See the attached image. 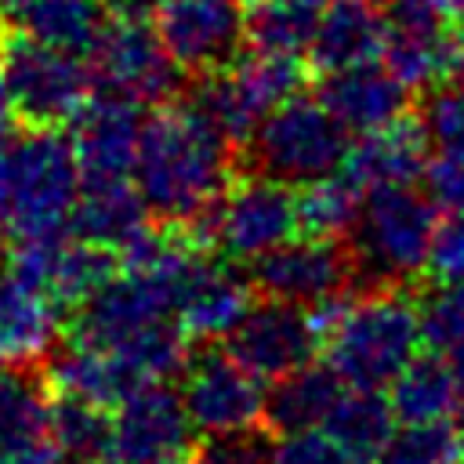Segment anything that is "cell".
Instances as JSON below:
<instances>
[{
	"mask_svg": "<svg viewBox=\"0 0 464 464\" xmlns=\"http://www.w3.org/2000/svg\"><path fill=\"white\" fill-rule=\"evenodd\" d=\"M145 199L134 185V178H112V181H83L80 203L72 210V236L123 250L138 232H145Z\"/></svg>",
	"mask_w": 464,
	"mask_h": 464,
	"instance_id": "obj_21",
	"label": "cell"
},
{
	"mask_svg": "<svg viewBox=\"0 0 464 464\" xmlns=\"http://www.w3.org/2000/svg\"><path fill=\"white\" fill-rule=\"evenodd\" d=\"M417 120L424 127L428 145L439 156H460L464 160V80L428 87V94L420 98Z\"/></svg>",
	"mask_w": 464,
	"mask_h": 464,
	"instance_id": "obj_32",
	"label": "cell"
},
{
	"mask_svg": "<svg viewBox=\"0 0 464 464\" xmlns=\"http://www.w3.org/2000/svg\"><path fill=\"white\" fill-rule=\"evenodd\" d=\"M388 402L395 420L420 424V420H457L464 428V384L453 366L435 355H413L402 373L392 381Z\"/></svg>",
	"mask_w": 464,
	"mask_h": 464,
	"instance_id": "obj_22",
	"label": "cell"
},
{
	"mask_svg": "<svg viewBox=\"0 0 464 464\" xmlns=\"http://www.w3.org/2000/svg\"><path fill=\"white\" fill-rule=\"evenodd\" d=\"M388 44V22L370 0H330L308 58L319 72L377 62Z\"/></svg>",
	"mask_w": 464,
	"mask_h": 464,
	"instance_id": "obj_20",
	"label": "cell"
},
{
	"mask_svg": "<svg viewBox=\"0 0 464 464\" xmlns=\"http://www.w3.org/2000/svg\"><path fill=\"white\" fill-rule=\"evenodd\" d=\"M11 18L25 36L83 54L94 47L109 14L102 0H14Z\"/></svg>",
	"mask_w": 464,
	"mask_h": 464,
	"instance_id": "obj_25",
	"label": "cell"
},
{
	"mask_svg": "<svg viewBox=\"0 0 464 464\" xmlns=\"http://www.w3.org/2000/svg\"><path fill=\"white\" fill-rule=\"evenodd\" d=\"M366 188L341 167L326 178H315L308 185H301L297 192V221H301V236H319V239H348L359 214H362V199Z\"/></svg>",
	"mask_w": 464,
	"mask_h": 464,
	"instance_id": "obj_26",
	"label": "cell"
},
{
	"mask_svg": "<svg viewBox=\"0 0 464 464\" xmlns=\"http://www.w3.org/2000/svg\"><path fill=\"white\" fill-rule=\"evenodd\" d=\"M225 341L228 352L261 381H283L286 373L308 366L312 355L323 348L312 308L279 297L254 301Z\"/></svg>",
	"mask_w": 464,
	"mask_h": 464,
	"instance_id": "obj_11",
	"label": "cell"
},
{
	"mask_svg": "<svg viewBox=\"0 0 464 464\" xmlns=\"http://www.w3.org/2000/svg\"><path fill=\"white\" fill-rule=\"evenodd\" d=\"M460 36H464V25H460Z\"/></svg>",
	"mask_w": 464,
	"mask_h": 464,
	"instance_id": "obj_44",
	"label": "cell"
},
{
	"mask_svg": "<svg viewBox=\"0 0 464 464\" xmlns=\"http://www.w3.org/2000/svg\"><path fill=\"white\" fill-rule=\"evenodd\" d=\"M330 0H261L250 4L246 14V40L250 47L304 54L319 33Z\"/></svg>",
	"mask_w": 464,
	"mask_h": 464,
	"instance_id": "obj_27",
	"label": "cell"
},
{
	"mask_svg": "<svg viewBox=\"0 0 464 464\" xmlns=\"http://www.w3.org/2000/svg\"><path fill=\"white\" fill-rule=\"evenodd\" d=\"M239 178V149L188 102L163 105L141 123L134 185L163 225H192Z\"/></svg>",
	"mask_w": 464,
	"mask_h": 464,
	"instance_id": "obj_1",
	"label": "cell"
},
{
	"mask_svg": "<svg viewBox=\"0 0 464 464\" xmlns=\"http://www.w3.org/2000/svg\"><path fill=\"white\" fill-rule=\"evenodd\" d=\"M272 450L276 442L257 431V428H243V431H225V435H207V446L199 450V464H272Z\"/></svg>",
	"mask_w": 464,
	"mask_h": 464,
	"instance_id": "obj_34",
	"label": "cell"
},
{
	"mask_svg": "<svg viewBox=\"0 0 464 464\" xmlns=\"http://www.w3.org/2000/svg\"><path fill=\"white\" fill-rule=\"evenodd\" d=\"M326 362L352 388H384L417 355L420 304L406 286H362L312 308Z\"/></svg>",
	"mask_w": 464,
	"mask_h": 464,
	"instance_id": "obj_2",
	"label": "cell"
},
{
	"mask_svg": "<svg viewBox=\"0 0 464 464\" xmlns=\"http://www.w3.org/2000/svg\"><path fill=\"white\" fill-rule=\"evenodd\" d=\"M192 417L181 392L163 381L138 384L112 413L109 457L112 464H152L174 453H185L192 442Z\"/></svg>",
	"mask_w": 464,
	"mask_h": 464,
	"instance_id": "obj_14",
	"label": "cell"
},
{
	"mask_svg": "<svg viewBox=\"0 0 464 464\" xmlns=\"http://www.w3.org/2000/svg\"><path fill=\"white\" fill-rule=\"evenodd\" d=\"M11 4L14 0H0V14H11Z\"/></svg>",
	"mask_w": 464,
	"mask_h": 464,
	"instance_id": "obj_41",
	"label": "cell"
},
{
	"mask_svg": "<svg viewBox=\"0 0 464 464\" xmlns=\"http://www.w3.org/2000/svg\"><path fill=\"white\" fill-rule=\"evenodd\" d=\"M272 464H348V460L323 428H304V431H286L276 442Z\"/></svg>",
	"mask_w": 464,
	"mask_h": 464,
	"instance_id": "obj_35",
	"label": "cell"
},
{
	"mask_svg": "<svg viewBox=\"0 0 464 464\" xmlns=\"http://www.w3.org/2000/svg\"><path fill=\"white\" fill-rule=\"evenodd\" d=\"M246 0H156L152 25L181 72L203 76L236 62L246 36Z\"/></svg>",
	"mask_w": 464,
	"mask_h": 464,
	"instance_id": "obj_10",
	"label": "cell"
},
{
	"mask_svg": "<svg viewBox=\"0 0 464 464\" xmlns=\"http://www.w3.org/2000/svg\"><path fill=\"white\" fill-rule=\"evenodd\" d=\"M323 431L337 442L348 464H377L384 442L395 431V410L381 395V388H344Z\"/></svg>",
	"mask_w": 464,
	"mask_h": 464,
	"instance_id": "obj_23",
	"label": "cell"
},
{
	"mask_svg": "<svg viewBox=\"0 0 464 464\" xmlns=\"http://www.w3.org/2000/svg\"><path fill=\"white\" fill-rule=\"evenodd\" d=\"M141 116L138 105L116 94L91 98L76 116L72 149L80 160L83 181H112V178H134L138 145H141Z\"/></svg>",
	"mask_w": 464,
	"mask_h": 464,
	"instance_id": "obj_15",
	"label": "cell"
},
{
	"mask_svg": "<svg viewBox=\"0 0 464 464\" xmlns=\"http://www.w3.org/2000/svg\"><path fill=\"white\" fill-rule=\"evenodd\" d=\"M94 87L134 105L167 102L178 87V62L167 54L149 14L112 11L91 47Z\"/></svg>",
	"mask_w": 464,
	"mask_h": 464,
	"instance_id": "obj_8",
	"label": "cell"
},
{
	"mask_svg": "<svg viewBox=\"0 0 464 464\" xmlns=\"http://www.w3.org/2000/svg\"><path fill=\"white\" fill-rule=\"evenodd\" d=\"M439 232V203L413 185L370 188L348 236L359 286H406L428 268Z\"/></svg>",
	"mask_w": 464,
	"mask_h": 464,
	"instance_id": "obj_4",
	"label": "cell"
},
{
	"mask_svg": "<svg viewBox=\"0 0 464 464\" xmlns=\"http://www.w3.org/2000/svg\"><path fill=\"white\" fill-rule=\"evenodd\" d=\"M152 464H199V460H192L185 453H174V457H163V460H152Z\"/></svg>",
	"mask_w": 464,
	"mask_h": 464,
	"instance_id": "obj_40",
	"label": "cell"
},
{
	"mask_svg": "<svg viewBox=\"0 0 464 464\" xmlns=\"http://www.w3.org/2000/svg\"><path fill=\"white\" fill-rule=\"evenodd\" d=\"M246 4H261V0H246Z\"/></svg>",
	"mask_w": 464,
	"mask_h": 464,
	"instance_id": "obj_43",
	"label": "cell"
},
{
	"mask_svg": "<svg viewBox=\"0 0 464 464\" xmlns=\"http://www.w3.org/2000/svg\"><path fill=\"white\" fill-rule=\"evenodd\" d=\"M72 464H102V460H72Z\"/></svg>",
	"mask_w": 464,
	"mask_h": 464,
	"instance_id": "obj_42",
	"label": "cell"
},
{
	"mask_svg": "<svg viewBox=\"0 0 464 464\" xmlns=\"http://www.w3.org/2000/svg\"><path fill=\"white\" fill-rule=\"evenodd\" d=\"M250 279L261 297H279L308 308L337 294H348L352 283H359L348 239H319V236L286 239L276 250L261 254L250 268Z\"/></svg>",
	"mask_w": 464,
	"mask_h": 464,
	"instance_id": "obj_9",
	"label": "cell"
},
{
	"mask_svg": "<svg viewBox=\"0 0 464 464\" xmlns=\"http://www.w3.org/2000/svg\"><path fill=\"white\" fill-rule=\"evenodd\" d=\"M228 69H232L246 105L257 112V120H265L286 98L301 94V83H304L301 54H283V51H265V47H254L250 54L236 58Z\"/></svg>",
	"mask_w": 464,
	"mask_h": 464,
	"instance_id": "obj_29",
	"label": "cell"
},
{
	"mask_svg": "<svg viewBox=\"0 0 464 464\" xmlns=\"http://www.w3.org/2000/svg\"><path fill=\"white\" fill-rule=\"evenodd\" d=\"M62 326V301L22 250L0 261V366H29L51 355Z\"/></svg>",
	"mask_w": 464,
	"mask_h": 464,
	"instance_id": "obj_13",
	"label": "cell"
},
{
	"mask_svg": "<svg viewBox=\"0 0 464 464\" xmlns=\"http://www.w3.org/2000/svg\"><path fill=\"white\" fill-rule=\"evenodd\" d=\"M377 464H464V428L457 420L402 424L384 442Z\"/></svg>",
	"mask_w": 464,
	"mask_h": 464,
	"instance_id": "obj_31",
	"label": "cell"
},
{
	"mask_svg": "<svg viewBox=\"0 0 464 464\" xmlns=\"http://www.w3.org/2000/svg\"><path fill=\"white\" fill-rule=\"evenodd\" d=\"M185 410L203 435H225L257 428L265 420V388L261 377L250 373L228 348H207L188 359L185 366V388H181Z\"/></svg>",
	"mask_w": 464,
	"mask_h": 464,
	"instance_id": "obj_12",
	"label": "cell"
},
{
	"mask_svg": "<svg viewBox=\"0 0 464 464\" xmlns=\"http://www.w3.org/2000/svg\"><path fill=\"white\" fill-rule=\"evenodd\" d=\"M0 72L7 80L14 112L33 127H58L76 120L94 87V72L80 51L54 47L25 33L4 40Z\"/></svg>",
	"mask_w": 464,
	"mask_h": 464,
	"instance_id": "obj_7",
	"label": "cell"
},
{
	"mask_svg": "<svg viewBox=\"0 0 464 464\" xmlns=\"http://www.w3.org/2000/svg\"><path fill=\"white\" fill-rule=\"evenodd\" d=\"M181 228H188L203 250H218L221 257L246 265L301 232L297 196L279 178L243 170L203 218Z\"/></svg>",
	"mask_w": 464,
	"mask_h": 464,
	"instance_id": "obj_6",
	"label": "cell"
},
{
	"mask_svg": "<svg viewBox=\"0 0 464 464\" xmlns=\"http://www.w3.org/2000/svg\"><path fill=\"white\" fill-rule=\"evenodd\" d=\"M428 272L439 283L464 279V214H450L446 221H439L431 257H428Z\"/></svg>",
	"mask_w": 464,
	"mask_h": 464,
	"instance_id": "obj_36",
	"label": "cell"
},
{
	"mask_svg": "<svg viewBox=\"0 0 464 464\" xmlns=\"http://www.w3.org/2000/svg\"><path fill=\"white\" fill-rule=\"evenodd\" d=\"M47 381L54 395H72L102 410H116L138 384H145L127 359L87 341H72L62 355H54Z\"/></svg>",
	"mask_w": 464,
	"mask_h": 464,
	"instance_id": "obj_19",
	"label": "cell"
},
{
	"mask_svg": "<svg viewBox=\"0 0 464 464\" xmlns=\"http://www.w3.org/2000/svg\"><path fill=\"white\" fill-rule=\"evenodd\" d=\"M319 98L348 130L366 134L406 116L410 87L388 65L362 62V65L323 72Z\"/></svg>",
	"mask_w": 464,
	"mask_h": 464,
	"instance_id": "obj_17",
	"label": "cell"
},
{
	"mask_svg": "<svg viewBox=\"0 0 464 464\" xmlns=\"http://www.w3.org/2000/svg\"><path fill=\"white\" fill-rule=\"evenodd\" d=\"M348 149V127L323 105V98L294 94L254 127V134L239 149V163L250 174L279 178L286 185H308L341 170Z\"/></svg>",
	"mask_w": 464,
	"mask_h": 464,
	"instance_id": "obj_5",
	"label": "cell"
},
{
	"mask_svg": "<svg viewBox=\"0 0 464 464\" xmlns=\"http://www.w3.org/2000/svg\"><path fill=\"white\" fill-rule=\"evenodd\" d=\"M424 344L439 355L464 348V279L439 283L417 297Z\"/></svg>",
	"mask_w": 464,
	"mask_h": 464,
	"instance_id": "obj_33",
	"label": "cell"
},
{
	"mask_svg": "<svg viewBox=\"0 0 464 464\" xmlns=\"http://www.w3.org/2000/svg\"><path fill=\"white\" fill-rule=\"evenodd\" d=\"M83 174L58 127H33L0 149V232L18 243L72 236Z\"/></svg>",
	"mask_w": 464,
	"mask_h": 464,
	"instance_id": "obj_3",
	"label": "cell"
},
{
	"mask_svg": "<svg viewBox=\"0 0 464 464\" xmlns=\"http://www.w3.org/2000/svg\"><path fill=\"white\" fill-rule=\"evenodd\" d=\"M370 4H381V0H370Z\"/></svg>",
	"mask_w": 464,
	"mask_h": 464,
	"instance_id": "obj_45",
	"label": "cell"
},
{
	"mask_svg": "<svg viewBox=\"0 0 464 464\" xmlns=\"http://www.w3.org/2000/svg\"><path fill=\"white\" fill-rule=\"evenodd\" d=\"M14 102H11V91H7V80L0 72V149L11 141V127H14Z\"/></svg>",
	"mask_w": 464,
	"mask_h": 464,
	"instance_id": "obj_38",
	"label": "cell"
},
{
	"mask_svg": "<svg viewBox=\"0 0 464 464\" xmlns=\"http://www.w3.org/2000/svg\"><path fill=\"white\" fill-rule=\"evenodd\" d=\"M366 192L381 185H413L428 170V138L420 120H395L388 127L359 134L341 163Z\"/></svg>",
	"mask_w": 464,
	"mask_h": 464,
	"instance_id": "obj_18",
	"label": "cell"
},
{
	"mask_svg": "<svg viewBox=\"0 0 464 464\" xmlns=\"http://www.w3.org/2000/svg\"><path fill=\"white\" fill-rule=\"evenodd\" d=\"M47 431H51V442L65 457L98 460V457H109L112 417L94 402H83L72 395H54L51 413H47Z\"/></svg>",
	"mask_w": 464,
	"mask_h": 464,
	"instance_id": "obj_30",
	"label": "cell"
},
{
	"mask_svg": "<svg viewBox=\"0 0 464 464\" xmlns=\"http://www.w3.org/2000/svg\"><path fill=\"white\" fill-rule=\"evenodd\" d=\"M428 196L439 203V210L464 214V160L460 156H439L424 170Z\"/></svg>",
	"mask_w": 464,
	"mask_h": 464,
	"instance_id": "obj_37",
	"label": "cell"
},
{
	"mask_svg": "<svg viewBox=\"0 0 464 464\" xmlns=\"http://www.w3.org/2000/svg\"><path fill=\"white\" fill-rule=\"evenodd\" d=\"M435 4L442 7L446 18H460L464 22V0H435Z\"/></svg>",
	"mask_w": 464,
	"mask_h": 464,
	"instance_id": "obj_39",
	"label": "cell"
},
{
	"mask_svg": "<svg viewBox=\"0 0 464 464\" xmlns=\"http://www.w3.org/2000/svg\"><path fill=\"white\" fill-rule=\"evenodd\" d=\"M254 294H257L254 279L239 272L236 261L203 254L181 286L178 319L192 337L218 341L239 326V319L254 304Z\"/></svg>",
	"mask_w": 464,
	"mask_h": 464,
	"instance_id": "obj_16",
	"label": "cell"
},
{
	"mask_svg": "<svg viewBox=\"0 0 464 464\" xmlns=\"http://www.w3.org/2000/svg\"><path fill=\"white\" fill-rule=\"evenodd\" d=\"M344 388L348 384L337 377V370L330 362H323V366L308 362V366L286 373L283 381H276V388L265 402V424L279 435L323 428V420L330 417V410L337 406Z\"/></svg>",
	"mask_w": 464,
	"mask_h": 464,
	"instance_id": "obj_24",
	"label": "cell"
},
{
	"mask_svg": "<svg viewBox=\"0 0 464 464\" xmlns=\"http://www.w3.org/2000/svg\"><path fill=\"white\" fill-rule=\"evenodd\" d=\"M47 413L51 399L18 370L0 366V464L51 439Z\"/></svg>",
	"mask_w": 464,
	"mask_h": 464,
	"instance_id": "obj_28",
	"label": "cell"
}]
</instances>
